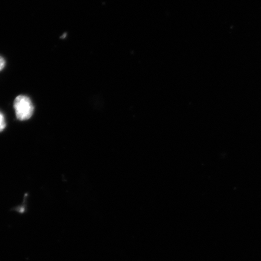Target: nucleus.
Wrapping results in <instances>:
<instances>
[{
  "mask_svg": "<svg viewBox=\"0 0 261 261\" xmlns=\"http://www.w3.org/2000/svg\"><path fill=\"white\" fill-rule=\"evenodd\" d=\"M16 116L19 120H28L34 113V106L27 96L20 95L16 97L14 101Z\"/></svg>",
  "mask_w": 261,
  "mask_h": 261,
  "instance_id": "1",
  "label": "nucleus"
},
{
  "mask_svg": "<svg viewBox=\"0 0 261 261\" xmlns=\"http://www.w3.org/2000/svg\"><path fill=\"white\" fill-rule=\"evenodd\" d=\"M6 122L4 116L0 112V132L5 128Z\"/></svg>",
  "mask_w": 261,
  "mask_h": 261,
  "instance_id": "2",
  "label": "nucleus"
},
{
  "mask_svg": "<svg viewBox=\"0 0 261 261\" xmlns=\"http://www.w3.org/2000/svg\"><path fill=\"white\" fill-rule=\"evenodd\" d=\"M6 64L5 60L4 58L0 56V71H2L4 68Z\"/></svg>",
  "mask_w": 261,
  "mask_h": 261,
  "instance_id": "3",
  "label": "nucleus"
}]
</instances>
